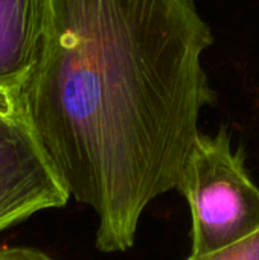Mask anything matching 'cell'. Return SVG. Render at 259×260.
<instances>
[{"mask_svg": "<svg viewBox=\"0 0 259 260\" xmlns=\"http://www.w3.org/2000/svg\"><path fill=\"white\" fill-rule=\"evenodd\" d=\"M46 0H0V88H20L43 35Z\"/></svg>", "mask_w": 259, "mask_h": 260, "instance_id": "cell-4", "label": "cell"}, {"mask_svg": "<svg viewBox=\"0 0 259 260\" xmlns=\"http://www.w3.org/2000/svg\"><path fill=\"white\" fill-rule=\"evenodd\" d=\"M0 260H53L43 251L23 247H3L0 248Z\"/></svg>", "mask_w": 259, "mask_h": 260, "instance_id": "cell-6", "label": "cell"}, {"mask_svg": "<svg viewBox=\"0 0 259 260\" xmlns=\"http://www.w3.org/2000/svg\"><path fill=\"white\" fill-rule=\"evenodd\" d=\"M188 260H259V230L220 250L200 256L191 254Z\"/></svg>", "mask_w": 259, "mask_h": 260, "instance_id": "cell-5", "label": "cell"}, {"mask_svg": "<svg viewBox=\"0 0 259 260\" xmlns=\"http://www.w3.org/2000/svg\"><path fill=\"white\" fill-rule=\"evenodd\" d=\"M212 43L194 0H46L20 91L69 197L98 218L99 251L131 248L148 204L180 189L215 104Z\"/></svg>", "mask_w": 259, "mask_h": 260, "instance_id": "cell-1", "label": "cell"}, {"mask_svg": "<svg viewBox=\"0 0 259 260\" xmlns=\"http://www.w3.org/2000/svg\"><path fill=\"white\" fill-rule=\"evenodd\" d=\"M69 200L29 122L20 88H0V233Z\"/></svg>", "mask_w": 259, "mask_h": 260, "instance_id": "cell-3", "label": "cell"}, {"mask_svg": "<svg viewBox=\"0 0 259 260\" xmlns=\"http://www.w3.org/2000/svg\"><path fill=\"white\" fill-rule=\"evenodd\" d=\"M179 192L192 216V256L206 254L259 230V187L246 169L243 149L231 133H200L188 158Z\"/></svg>", "mask_w": 259, "mask_h": 260, "instance_id": "cell-2", "label": "cell"}]
</instances>
